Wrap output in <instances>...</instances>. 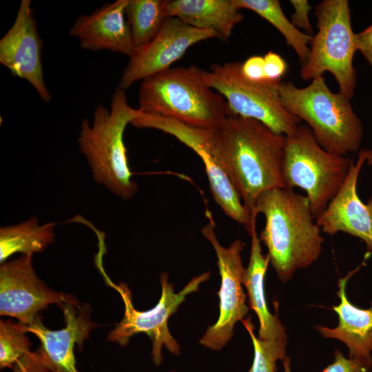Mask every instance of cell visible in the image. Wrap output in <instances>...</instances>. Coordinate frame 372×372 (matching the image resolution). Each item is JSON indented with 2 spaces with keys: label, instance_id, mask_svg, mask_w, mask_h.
Instances as JSON below:
<instances>
[{
  "label": "cell",
  "instance_id": "cell-5",
  "mask_svg": "<svg viewBox=\"0 0 372 372\" xmlns=\"http://www.w3.org/2000/svg\"><path fill=\"white\" fill-rule=\"evenodd\" d=\"M280 95L285 108L305 123L323 149L342 156L359 149L364 134L362 123L351 99L333 92L323 76L304 87L282 82Z\"/></svg>",
  "mask_w": 372,
  "mask_h": 372
},
{
  "label": "cell",
  "instance_id": "cell-22",
  "mask_svg": "<svg viewBox=\"0 0 372 372\" xmlns=\"http://www.w3.org/2000/svg\"><path fill=\"white\" fill-rule=\"evenodd\" d=\"M167 1L127 0L125 13L137 48L149 43L161 29L168 17L166 13Z\"/></svg>",
  "mask_w": 372,
  "mask_h": 372
},
{
  "label": "cell",
  "instance_id": "cell-3",
  "mask_svg": "<svg viewBox=\"0 0 372 372\" xmlns=\"http://www.w3.org/2000/svg\"><path fill=\"white\" fill-rule=\"evenodd\" d=\"M196 65L169 68L141 81L138 110L186 124L217 129L229 116L225 99L205 81Z\"/></svg>",
  "mask_w": 372,
  "mask_h": 372
},
{
  "label": "cell",
  "instance_id": "cell-12",
  "mask_svg": "<svg viewBox=\"0 0 372 372\" xmlns=\"http://www.w3.org/2000/svg\"><path fill=\"white\" fill-rule=\"evenodd\" d=\"M215 37L218 35L214 31L197 29L177 17H167L156 36L130 57L118 86L125 91L135 82L170 68L192 45Z\"/></svg>",
  "mask_w": 372,
  "mask_h": 372
},
{
  "label": "cell",
  "instance_id": "cell-20",
  "mask_svg": "<svg viewBox=\"0 0 372 372\" xmlns=\"http://www.w3.org/2000/svg\"><path fill=\"white\" fill-rule=\"evenodd\" d=\"M54 223L39 225L38 219L32 217L14 225L0 229V263L2 264L12 255L31 256L43 251L54 242Z\"/></svg>",
  "mask_w": 372,
  "mask_h": 372
},
{
  "label": "cell",
  "instance_id": "cell-15",
  "mask_svg": "<svg viewBox=\"0 0 372 372\" xmlns=\"http://www.w3.org/2000/svg\"><path fill=\"white\" fill-rule=\"evenodd\" d=\"M59 308L65 324L63 328L50 329L39 317L33 323L25 325V329L39 339V347L59 371L80 372L76 367L75 347L81 350L98 324L91 320L92 308L87 302L81 304L67 302Z\"/></svg>",
  "mask_w": 372,
  "mask_h": 372
},
{
  "label": "cell",
  "instance_id": "cell-13",
  "mask_svg": "<svg viewBox=\"0 0 372 372\" xmlns=\"http://www.w3.org/2000/svg\"><path fill=\"white\" fill-rule=\"evenodd\" d=\"M42 48L31 1L21 0L14 23L0 40V63L49 103L52 96L44 81Z\"/></svg>",
  "mask_w": 372,
  "mask_h": 372
},
{
  "label": "cell",
  "instance_id": "cell-23",
  "mask_svg": "<svg viewBox=\"0 0 372 372\" xmlns=\"http://www.w3.org/2000/svg\"><path fill=\"white\" fill-rule=\"evenodd\" d=\"M25 325L11 320H0V369H12L31 351Z\"/></svg>",
  "mask_w": 372,
  "mask_h": 372
},
{
  "label": "cell",
  "instance_id": "cell-27",
  "mask_svg": "<svg viewBox=\"0 0 372 372\" xmlns=\"http://www.w3.org/2000/svg\"><path fill=\"white\" fill-rule=\"evenodd\" d=\"M322 372H371V368L359 360L346 358L339 350L334 352V361Z\"/></svg>",
  "mask_w": 372,
  "mask_h": 372
},
{
  "label": "cell",
  "instance_id": "cell-34",
  "mask_svg": "<svg viewBox=\"0 0 372 372\" xmlns=\"http://www.w3.org/2000/svg\"><path fill=\"white\" fill-rule=\"evenodd\" d=\"M371 372H372V371H371Z\"/></svg>",
  "mask_w": 372,
  "mask_h": 372
},
{
  "label": "cell",
  "instance_id": "cell-30",
  "mask_svg": "<svg viewBox=\"0 0 372 372\" xmlns=\"http://www.w3.org/2000/svg\"><path fill=\"white\" fill-rule=\"evenodd\" d=\"M358 51L372 66V23L364 30L356 34Z\"/></svg>",
  "mask_w": 372,
  "mask_h": 372
},
{
  "label": "cell",
  "instance_id": "cell-1",
  "mask_svg": "<svg viewBox=\"0 0 372 372\" xmlns=\"http://www.w3.org/2000/svg\"><path fill=\"white\" fill-rule=\"evenodd\" d=\"M285 136L255 119L228 116L214 130V155L219 161L250 216L264 192L284 187Z\"/></svg>",
  "mask_w": 372,
  "mask_h": 372
},
{
  "label": "cell",
  "instance_id": "cell-7",
  "mask_svg": "<svg viewBox=\"0 0 372 372\" xmlns=\"http://www.w3.org/2000/svg\"><path fill=\"white\" fill-rule=\"evenodd\" d=\"M352 161L323 149L310 128L301 123L294 134L285 136L284 187L305 192L316 220L341 188Z\"/></svg>",
  "mask_w": 372,
  "mask_h": 372
},
{
  "label": "cell",
  "instance_id": "cell-18",
  "mask_svg": "<svg viewBox=\"0 0 372 372\" xmlns=\"http://www.w3.org/2000/svg\"><path fill=\"white\" fill-rule=\"evenodd\" d=\"M256 221V218H253L248 231L251 236L250 255L242 284L247 291L249 307L255 312L259 321L258 338L266 342H287L285 327L277 315L269 311L267 306L265 277L270 260L267 254H262Z\"/></svg>",
  "mask_w": 372,
  "mask_h": 372
},
{
  "label": "cell",
  "instance_id": "cell-6",
  "mask_svg": "<svg viewBox=\"0 0 372 372\" xmlns=\"http://www.w3.org/2000/svg\"><path fill=\"white\" fill-rule=\"evenodd\" d=\"M103 253L96 255L95 262L105 283L115 289L121 296L124 304V313L121 320L109 331L107 340L125 347L135 335L146 334L152 343L151 356L153 363L160 366L163 360V348L174 355L180 353V347L172 336L168 327V320L175 313L178 307L186 300L189 293L198 291L199 286L210 277L206 271L194 277L179 292L176 293L174 285L168 281L167 273L160 276L161 294L156 304L146 311H138L134 307L132 292L124 282L116 284L107 275L103 267Z\"/></svg>",
  "mask_w": 372,
  "mask_h": 372
},
{
  "label": "cell",
  "instance_id": "cell-33",
  "mask_svg": "<svg viewBox=\"0 0 372 372\" xmlns=\"http://www.w3.org/2000/svg\"><path fill=\"white\" fill-rule=\"evenodd\" d=\"M169 372H176L175 371L172 370V371H170Z\"/></svg>",
  "mask_w": 372,
  "mask_h": 372
},
{
  "label": "cell",
  "instance_id": "cell-10",
  "mask_svg": "<svg viewBox=\"0 0 372 372\" xmlns=\"http://www.w3.org/2000/svg\"><path fill=\"white\" fill-rule=\"evenodd\" d=\"M207 223L203 227V236L214 248L220 276L218 291L219 316L216 322L209 326L199 343L205 348L220 351L231 340L235 324L242 321L249 312L242 280L245 268L241 252L244 244L234 240L229 247L220 245L215 234V223L208 213Z\"/></svg>",
  "mask_w": 372,
  "mask_h": 372
},
{
  "label": "cell",
  "instance_id": "cell-8",
  "mask_svg": "<svg viewBox=\"0 0 372 372\" xmlns=\"http://www.w3.org/2000/svg\"><path fill=\"white\" fill-rule=\"evenodd\" d=\"M315 16L318 31L312 37L309 56L301 67L300 76L304 81H312L329 72L338 83V92L351 99L357 83L353 57L358 46L349 1L323 0L316 6Z\"/></svg>",
  "mask_w": 372,
  "mask_h": 372
},
{
  "label": "cell",
  "instance_id": "cell-16",
  "mask_svg": "<svg viewBox=\"0 0 372 372\" xmlns=\"http://www.w3.org/2000/svg\"><path fill=\"white\" fill-rule=\"evenodd\" d=\"M127 0L106 3L90 14L79 16L69 30L81 48L110 50L132 56L137 50L125 9Z\"/></svg>",
  "mask_w": 372,
  "mask_h": 372
},
{
  "label": "cell",
  "instance_id": "cell-28",
  "mask_svg": "<svg viewBox=\"0 0 372 372\" xmlns=\"http://www.w3.org/2000/svg\"><path fill=\"white\" fill-rule=\"evenodd\" d=\"M264 70L266 79L281 82L282 76L287 70V64L278 54L269 51L263 56Z\"/></svg>",
  "mask_w": 372,
  "mask_h": 372
},
{
  "label": "cell",
  "instance_id": "cell-21",
  "mask_svg": "<svg viewBox=\"0 0 372 372\" xmlns=\"http://www.w3.org/2000/svg\"><path fill=\"white\" fill-rule=\"evenodd\" d=\"M238 10H250L270 23L283 36L303 65L310 53V36L296 28L283 12L278 0H234Z\"/></svg>",
  "mask_w": 372,
  "mask_h": 372
},
{
  "label": "cell",
  "instance_id": "cell-31",
  "mask_svg": "<svg viewBox=\"0 0 372 372\" xmlns=\"http://www.w3.org/2000/svg\"><path fill=\"white\" fill-rule=\"evenodd\" d=\"M282 362L283 364L284 372H291L290 358L287 356Z\"/></svg>",
  "mask_w": 372,
  "mask_h": 372
},
{
  "label": "cell",
  "instance_id": "cell-14",
  "mask_svg": "<svg viewBox=\"0 0 372 372\" xmlns=\"http://www.w3.org/2000/svg\"><path fill=\"white\" fill-rule=\"evenodd\" d=\"M366 149H362L355 163L352 161L347 176L326 209L316 219L321 231L329 235L347 233L361 239L372 254V195L366 203L360 198L357 184Z\"/></svg>",
  "mask_w": 372,
  "mask_h": 372
},
{
  "label": "cell",
  "instance_id": "cell-32",
  "mask_svg": "<svg viewBox=\"0 0 372 372\" xmlns=\"http://www.w3.org/2000/svg\"><path fill=\"white\" fill-rule=\"evenodd\" d=\"M366 150H367V155H366V163H367L369 165H372V149H366Z\"/></svg>",
  "mask_w": 372,
  "mask_h": 372
},
{
  "label": "cell",
  "instance_id": "cell-9",
  "mask_svg": "<svg viewBox=\"0 0 372 372\" xmlns=\"http://www.w3.org/2000/svg\"><path fill=\"white\" fill-rule=\"evenodd\" d=\"M241 63L214 64L203 74L208 86L225 99L229 116L255 119L285 136L294 134L302 121L282 105V82L249 80L242 73Z\"/></svg>",
  "mask_w": 372,
  "mask_h": 372
},
{
  "label": "cell",
  "instance_id": "cell-26",
  "mask_svg": "<svg viewBox=\"0 0 372 372\" xmlns=\"http://www.w3.org/2000/svg\"><path fill=\"white\" fill-rule=\"evenodd\" d=\"M290 3L294 9L291 19L293 25L304 33L313 36V27L309 17L313 7L307 0H291Z\"/></svg>",
  "mask_w": 372,
  "mask_h": 372
},
{
  "label": "cell",
  "instance_id": "cell-29",
  "mask_svg": "<svg viewBox=\"0 0 372 372\" xmlns=\"http://www.w3.org/2000/svg\"><path fill=\"white\" fill-rule=\"evenodd\" d=\"M242 74L249 80L262 82L266 79L263 56L256 55L249 57L241 63Z\"/></svg>",
  "mask_w": 372,
  "mask_h": 372
},
{
  "label": "cell",
  "instance_id": "cell-11",
  "mask_svg": "<svg viewBox=\"0 0 372 372\" xmlns=\"http://www.w3.org/2000/svg\"><path fill=\"white\" fill-rule=\"evenodd\" d=\"M80 304L73 295L50 288L37 275L32 256L21 255L0 266V315L29 325L51 304Z\"/></svg>",
  "mask_w": 372,
  "mask_h": 372
},
{
  "label": "cell",
  "instance_id": "cell-19",
  "mask_svg": "<svg viewBox=\"0 0 372 372\" xmlns=\"http://www.w3.org/2000/svg\"><path fill=\"white\" fill-rule=\"evenodd\" d=\"M166 13L197 29L214 31L222 40L229 38L234 27L243 20L234 0L167 1Z\"/></svg>",
  "mask_w": 372,
  "mask_h": 372
},
{
  "label": "cell",
  "instance_id": "cell-4",
  "mask_svg": "<svg viewBox=\"0 0 372 372\" xmlns=\"http://www.w3.org/2000/svg\"><path fill=\"white\" fill-rule=\"evenodd\" d=\"M140 113L138 109L129 105L125 91L117 86L110 109L98 105L92 124L87 118L82 121L78 138L94 179L123 199L130 198L137 191L128 164L123 134L127 125Z\"/></svg>",
  "mask_w": 372,
  "mask_h": 372
},
{
  "label": "cell",
  "instance_id": "cell-24",
  "mask_svg": "<svg viewBox=\"0 0 372 372\" xmlns=\"http://www.w3.org/2000/svg\"><path fill=\"white\" fill-rule=\"evenodd\" d=\"M241 322L249 333L254 347V359L248 372H276L277 362L282 361L287 356V342L262 341L255 335L250 316Z\"/></svg>",
  "mask_w": 372,
  "mask_h": 372
},
{
  "label": "cell",
  "instance_id": "cell-2",
  "mask_svg": "<svg viewBox=\"0 0 372 372\" xmlns=\"http://www.w3.org/2000/svg\"><path fill=\"white\" fill-rule=\"evenodd\" d=\"M258 214L265 218L259 238L281 282L319 258L324 240L306 196L285 187L267 190L258 198L251 218Z\"/></svg>",
  "mask_w": 372,
  "mask_h": 372
},
{
  "label": "cell",
  "instance_id": "cell-25",
  "mask_svg": "<svg viewBox=\"0 0 372 372\" xmlns=\"http://www.w3.org/2000/svg\"><path fill=\"white\" fill-rule=\"evenodd\" d=\"M11 370L12 372H60L40 347L21 358Z\"/></svg>",
  "mask_w": 372,
  "mask_h": 372
},
{
  "label": "cell",
  "instance_id": "cell-17",
  "mask_svg": "<svg viewBox=\"0 0 372 372\" xmlns=\"http://www.w3.org/2000/svg\"><path fill=\"white\" fill-rule=\"evenodd\" d=\"M359 269L360 266L339 279L337 295L340 303L332 307L338 316V325L334 328L319 325L316 329L324 338L342 342L349 349V358L371 368L372 302L368 309H361L349 301L346 292L349 280Z\"/></svg>",
  "mask_w": 372,
  "mask_h": 372
}]
</instances>
